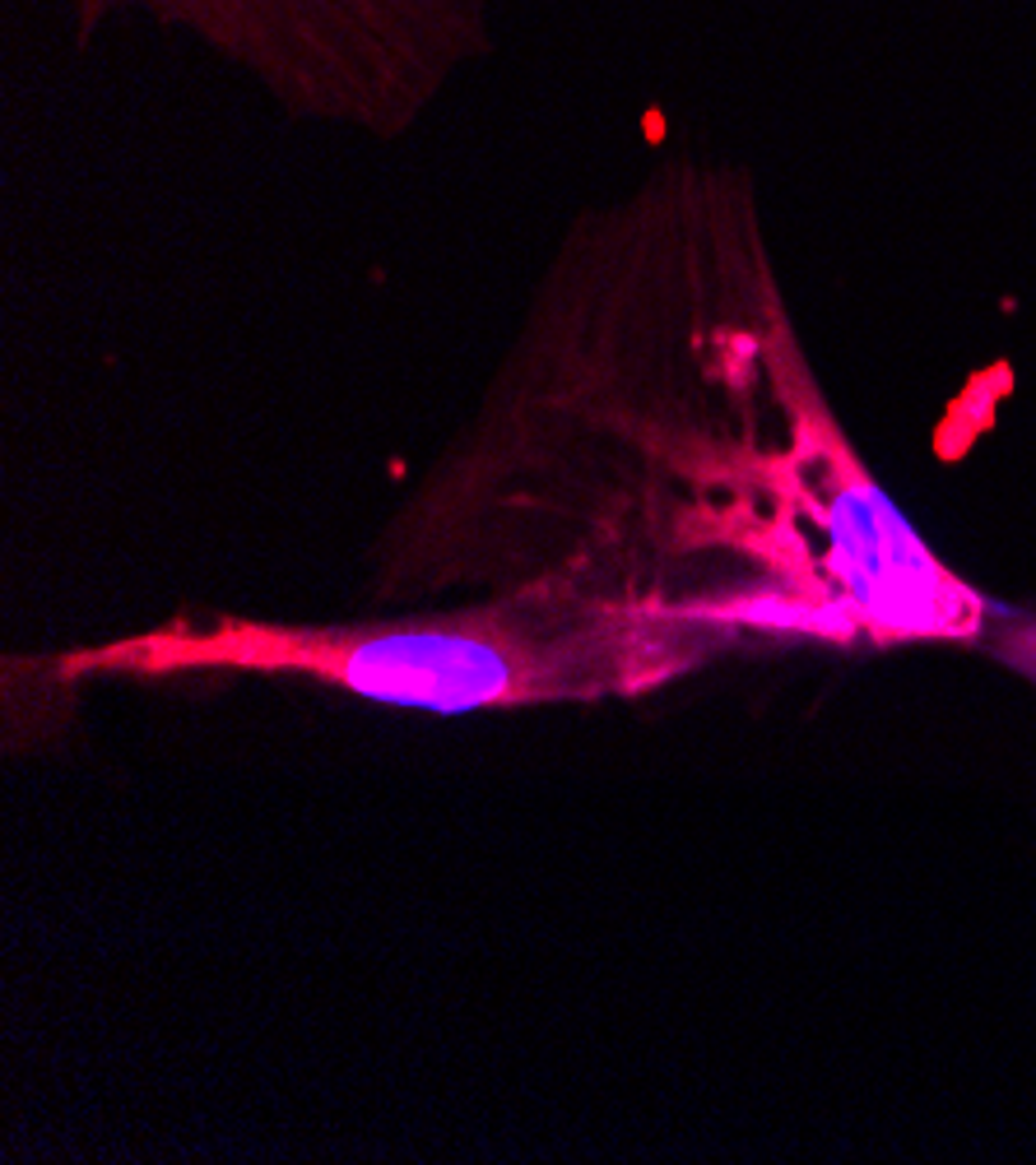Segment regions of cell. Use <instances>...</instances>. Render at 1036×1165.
Segmentation results:
<instances>
[{
  "label": "cell",
  "mask_w": 1036,
  "mask_h": 1165,
  "mask_svg": "<svg viewBox=\"0 0 1036 1165\" xmlns=\"http://www.w3.org/2000/svg\"><path fill=\"white\" fill-rule=\"evenodd\" d=\"M89 43L145 19L214 52L288 116L400 135L493 47L483 0H66Z\"/></svg>",
  "instance_id": "6da1fadb"
},
{
  "label": "cell",
  "mask_w": 1036,
  "mask_h": 1165,
  "mask_svg": "<svg viewBox=\"0 0 1036 1165\" xmlns=\"http://www.w3.org/2000/svg\"><path fill=\"white\" fill-rule=\"evenodd\" d=\"M168 669L242 664V669H303L349 693L428 706L475 710L539 697H581L604 687H633L623 637H549L516 618H465L437 627H377V631H288L224 623L214 631H153L103 655H80L75 669Z\"/></svg>",
  "instance_id": "7a4b0ae2"
},
{
  "label": "cell",
  "mask_w": 1036,
  "mask_h": 1165,
  "mask_svg": "<svg viewBox=\"0 0 1036 1165\" xmlns=\"http://www.w3.org/2000/svg\"><path fill=\"white\" fill-rule=\"evenodd\" d=\"M809 488L828 535V562L878 637H948L971 627V595L944 576L842 446L823 450V469Z\"/></svg>",
  "instance_id": "3957f363"
}]
</instances>
